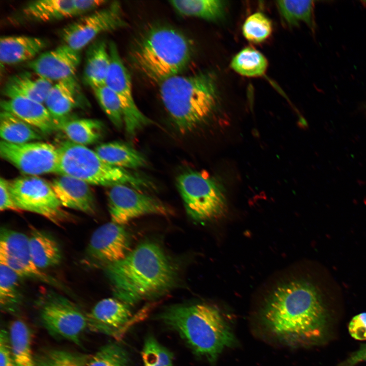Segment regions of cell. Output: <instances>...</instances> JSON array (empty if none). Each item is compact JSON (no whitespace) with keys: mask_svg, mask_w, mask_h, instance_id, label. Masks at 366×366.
<instances>
[{"mask_svg":"<svg viewBox=\"0 0 366 366\" xmlns=\"http://www.w3.org/2000/svg\"><path fill=\"white\" fill-rule=\"evenodd\" d=\"M261 319L273 337L294 346L317 345L329 329V315L321 294L306 281L277 287L265 302Z\"/></svg>","mask_w":366,"mask_h":366,"instance_id":"6da1fadb","label":"cell"},{"mask_svg":"<svg viewBox=\"0 0 366 366\" xmlns=\"http://www.w3.org/2000/svg\"><path fill=\"white\" fill-rule=\"evenodd\" d=\"M105 271L116 298L131 306L164 294L176 279L175 269L162 249L149 241L106 265Z\"/></svg>","mask_w":366,"mask_h":366,"instance_id":"7a4b0ae2","label":"cell"},{"mask_svg":"<svg viewBox=\"0 0 366 366\" xmlns=\"http://www.w3.org/2000/svg\"><path fill=\"white\" fill-rule=\"evenodd\" d=\"M157 318L178 333L194 354L211 363L236 342L220 311L206 303L171 306Z\"/></svg>","mask_w":366,"mask_h":366,"instance_id":"3957f363","label":"cell"},{"mask_svg":"<svg viewBox=\"0 0 366 366\" xmlns=\"http://www.w3.org/2000/svg\"><path fill=\"white\" fill-rule=\"evenodd\" d=\"M164 106L181 133L192 131L216 112L219 95L216 78L209 72L171 77L159 84Z\"/></svg>","mask_w":366,"mask_h":366,"instance_id":"277c9868","label":"cell"},{"mask_svg":"<svg viewBox=\"0 0 366 366\" xmlns=\"http://www.w3.org/2000/svg\"><path fill=\"white\" fill-rule=\"evenodd\" d=\"M193 53L190 40L173 27L157 25L144 31L131 51L135 67L155 83L179 75Z\"/></svg>","mask_w":366,"mask_h":366,"instance_id":"5b68a950","label":"cell"},{"mask_svg":"<svg viewBox=\"0 0 366 366\" xmlns=\"http://www.w3.org/2000/svg\"><path fill=\"white\" fill-rule=\"evenodd\" d=\"M57 147L56 173L89 185L112 187L125 185L138 190L151 187L150 182L125 169L109 165L86 146L66 141Z\"/></svg>","mask_w":366,"mask_h":366,"instance_id":"8992f818","label":"cell"},{"mask_svg":"<svg viewBox=\"0 0 366 366\" xmlns=\"http://www.w3.org/2000/svg\"><path fill=\"white\" fill-rule=\"evenodd\" d=\"M176 185L188 214L196 221L222 216L226 208L224 190L207 174L188 171L177 178Z\"/></svg>","mask_w":366,"mask_h":366,"instance_id":"52a82bcc","label":"cell"},{"mask_svg":"<svg viewBox=\"0 0 366 366\" xmlns=\"http://www.w3.org/2000/svg\"><path fill=\"white\" fill-rule=\"evenodd\" d=\"M41 323L52 336L81 345L88 329L86 314L72 301L59 294L49 293L40 304Z\"/></svg>","mask_w":366,"mask_h":366,"instance_id":"ba28073f","label":"cell"},{"mask_svg":"<svg viewBox=\"0 0 366 366\" xmlns=\"http://www.w3.org/2000/svg\"><path fill=\"white\" fill-rule=\"evenodd\" d=\"M13 199L21 210L34 212L60 225L69 219L62 208L51 184L36 176L17 178L9 181Z\"/></svg>","mask_w":366,"mask_h":366,"instance_id":"9c48e42d","label":"cell"},{"mask_svg":"<svg viewBox=\"0 0 366 366\" xmlns=\"http://www.w3.org/2000/svg\"><path fill=\"white\" fill-rule=\"evenodd\" d=\"M127 25L120 5L115 2L66 25L61 30L60 37L64 44L79 51L101 33Z\"/></svg>","mask_w":366,"mask_h":366,"instance_id":"30bf717a","label":"cell"},{"mask_svg":"<svg viewBox=\"0 0 366 366\" xmlns=\"http://www.w3.org/2000/svg\"><path fill=\"white\" fill-rule=\"evenodd\" d=\"M108 50L111 62L105 85L113 91L119 99L123 110L125 130L129 136L133 137L152 121L139 109L135 102L130 73L114 42L109 43Z\"/></svg>","mask_w":366,"mask_h":366,"instance_id":"8fae6325","label":"cell"},{"mask_svg":"<svg viewBox=\"0 0 366 366\" xmlns=\"http://www.w3.org/2000/svg\"><path fill=\"white\" fill-rule=\"evenodd\" d=\"M108 205L111 222L121 225L144 215L167 216L172 212L159 200L125 185L111 187Z\"/></svg>","mask_w":366,"mask_h":366,"instance_id":"7c38bea8","label":"cell"},{"mask_svg":"<svg viewBox=\"0 0 366 366\" xmlns=\"http://www.w3.org/2000/svg\"><path fill=\"white\" fill-rule=\"evenodd\" d=\"M0 155L25 174L36 176L57 171V147L48 143L14 144L3 140L0 143Z\"/></svg>","mask_w":366,"mask_h":366,"instance_id":"4fadbf2b","label":"cell"},{"mask_svg":"<svg viewBox=\"0 0 366 366\" xmlns=\"http://www.w3.org/2000/svg\"><path fill=\"white\" fill-rule=\"evenodd\" d=\"M0 264L8 267L20 277L32 278L49 283L54 282L34 263L30 253L28 236L22 232L1 228Z\"/></svg>","mask_w":366,"mask_h":366,"instance_id":"5bb4252c","label":"cell"},{"mask_svg":"<svg viewBox=\"0 0 366 366\" xmlns=\"http://www.w3.org/2000/svg\"><path fill=\"white\" fill-rule=\"evenodd\" d=\"M129 236L123 225L111 222L92 234L87 255L93 262L106 265L120 260L130 252Z\"/></svg>","mask_w":366,"mask_h":366,"instance_id":"9a60e30c","label":"cell"},{"mask_svg":"<svg viewBox=\"0 0 366 366\" xmlns=\"http://www.w3.org/2000/svg\"><path fill=\"white\" fill-rule=\"evenodd\" d=\"M131 306L116 298L100 300L86 314L88 329L119 339L132 320Z\"/></svg>","mask_w":366,"mask_h":366,"instance_id":"2e32d148","label":"cell"},{"mask_svg":"<svg viewBox=\"0 0 366 366\" xmlns=\"http://www.w3.org/2000/svg\"><path fill=\"white\" fill-rule=\"evenodd\" d=\"M80 62L79 51L63 44L40 54L27 66L42 77L56 82L75 76Z\"/></svg>","mask_w":366,"mask_h":366,"instance_id":"e0dca14e","label":"cell"},{"mask_svg":"<svg viewBox=\"0 0 366 366\" xmlns=\"http://www.w3.org/2000/svg\"><path fill=\"white\" fill-rule=\"evenodd\" d=\"M63 206L93 215L96 202L89 185L76 178L60 175L50 183Z\"/></svg>","mask_w":366,"mask_h":366,"instance_id":"ac0fdd59","label":"cell"},{"mask_svg":"<svg viewBox=\"0 0 366 366\" xmlns=\"http://www.w3.org/2000/svg\"><path fill=\"white\" fill-rule=\"evenodd\" d=\"M1 106L3 110L14 114L43 134H50L57 129L43 103L18 97L2 100Z\"/></svg>","mask_w":366,"mask_h":366,"instance_id":"d6986e66","label":"cell"},{"mask_svg":"<svg viewBox=\"0 0 366 366\" xmlns=\"http://www.w3.org/2000/svg\"><path fill=\"white\" fill-rule=\"evenodd\" d=\"M80 88L75 76L53 84L44 102L57 128L77 106Z\"/></svg>","mask_w":366,"mask_h":366,"instance_id":"ffe728a7","label":"cell"},{"mask_svg":"<svg viewBox=\"0 0 366 366\" xmlns=\"http://www.w3.org/2000/svg\"><path fill=\"white\" fill-rule=\"evenodd\" d=\"M53 85L34 72H24L9 77L2 89L8 99L23 98L43 103Z\"/></svg>","mask_w":366,"mask_h":366,"instance_id":"44dd1931","label":"cell"},{"mask_svg":"<svg viewBox=\"0 0 366 366\" xmlns=\"http://www.w3.org/2000/svg\"><path fill=\"white\" fill-rule=\"evenodd\" d=\"M47 45L45 40L26 36L2 37L0 39V60L13 65L32 60Z\"/></svg>","mask_w":366,"mask_h":366,"instance_id":"7402d4cb","label":"cell"},{"mask_svg":"<svg viewBox=\"0 0 366 366\" xmlns=\"http://www.w3.org/2000/svg\"><path fill=\"white\" fill-rule=\"evenodd\" d=\"M110 56L103 41L93 43L88 48L83 80L93 89L105 85L110 66Z\"/></svg>","mask_w":366,"mask_h":366,"instance_id":"603a6c76","label":"cell"},{"mask_svg":"<svg viewBox=\"0 0 366 366\" xmlns=\"http://www.w3.org/2000/svg\"><path fill=\"white\" fill-rule=\"evenodd\" d=\"M25 18L39 22H49L77 15L73 0L33 1L22 9Z\"/></svg>","mask_w":366,"mask_h":366,"instance_id":"cb8c5ba5","label":"cell"},{"mask_svg":"<svg viewBox=\"0 0 366 366\" xmlns=\"http://www.w3.org/2000/svg\"><path fill=\"white\" fill-rule=\"evenodd\" d=\"M95 151L107 164L123 169L142 167L147 163L141 153L122 142L103 143L97 146Z\"/></svg>","mask_w":366,"mask_h":366,"instance_id":"d4e9b609","label":"cell"},{"mask_svg":"<svg viewBox=\"0 0 366 366\" xmlns=\"http://www.w3.org/2000/svg\"><path fill=\"white\" fill-rule=\"evenodd\" d=\"M28 244L32 259L40 269L58 264L61 252L56 241L48 234L33 230L28 236Z\"/></svg>","mask_w":366,"mask_h":366,"instance_id":"484cf974","label":"cell"},{"mask_svg":"<svg viewBox=\"0 0 366 366\" xmlns=\"http://www.w3.org/2000/svg\"><path fill=\"white\" fill-rule=\"evenodd\" d=\"M69 141L86 146L99 141L103 132L101 121L95 119L82 118L65 120L57 126Z\"/></svg>","mask_w":366,"mask_h":366,"instance_id":"4316f807","label":"cell"},{"mask_svg":"<svg viewBox=\"0 0 366 366\" xmlns=\"http://www.w3.org/2000/svg\"><path fill=\"white\" fill-rule=\"evenodd\" d=\"M8 332L16 365L36 366L35 356L32 349L31 332L27 324L21 320H15L11 323Z\"/></svg>","mask_w":366,"mask_h":366,"instance_id":"83f0119b","label":"cell"},{"mask_svg":"<svg viewBox=\"0 0 366 366\" xmlns=\"http://www.w3.org/2000/svg\"><path fill=\"white\" fill-rule=\"evenodd\" d=\"M171 6L180 15L209 21L224 17L226 4L217 0H177L169 1Z\"/></svg>","mask_w":366,"mask_h":366,"instance_id":"f1b7e54d","label":"cell"},{"mask_svg":"<svg viewBox=\"0 0 366 366\" xmlns=\"http://www.w3.org/2000/svg\"><path fill=\"white\" fill-rule=\"evenodd\" d=\"M41 132L14 114L2 110L0 114V134L3 141L22 144L42 139Z\"/></svg>","mask_w":366,"mask_h":366,"instance_id":"f546056e","label":"cell"},{"mask_svg":"<svg viewBox=\"0 0 366 366\" xmlns=\"http://www.w3.org/2000/svg\"><path fill=\"white\" fill-rule=\"evenodd\" d=\"M277 6L283 20L288 26H297L303 22L314 30L313 1H279L277 2Z\"/></svg>","mask_w":366,"mask_h":366,"instance_id":"4dcf8cb0","label":"cell"},{"mask_svg":"<svg viewBox=\"0 0 366 366\" xmlns=\"http://www.w3.org/2000/svg\"><path fill=\"white\" fill-rule=\"evenodd\" d=\"M230 66L238 74L246 77L261 76L268 67L266 57L251 47L241 50L232 58Z\"/></svg>","mask_w":366,"mask_h":366,"instance_id":"1f68e13d","label":"cell"},{"mask_svg":"<svg viewBox=\"0 0 366 366\" xmlns=\"http://www.w3.org/2000/svg\"><path fill=\"white\" fill-rule=\"evenodd\" d=\"M19 277L13 270L0 264V305L5 312L15 313L20 304Z\"/></svg>","mask_w":366,"mask_h":366,"instance_id":"d6a6232c","label":"cell"},{"mask_svg":"<svg viewBox=\"0 0 366 366\" xmlns=\"http://www.w3.org/2000/svg\"><path fill=\"white\" fill-rule=\"evenodd\" d=\"M89 356L64 350H48L35 356L36 366H87Z\"/></svg>","mask_w":366,"mask_h":366,"instance_id":"836d02e7","label":"cell"},{"mask_svg":"<svg viewBox=\"0 0 366 366\" xmlns=\"http://www.w3.org/2000/svg\"><path fill=\"white\" fill-rule=\"evenodd\" d=\"M130 363L127 351L117 343H110L89 356L87 366H131Z\"/></svg>","mask_w":366,"mask_h":366,"instance_id":"e575fe53","label":"cell"},{"mask_svg":"<svg viewBox=\"0 0 366 366\" xmlns=\"http://www.w3.org/2000/svg\"><path fill=\"white\" fill-rule=\"evenodd\" d=\"M93 90L105 113L115 127L121 129L124 126V113L117 95L106 85Z\"/></svg>","mask_w":366,"mask_h":366,"instance_id":"d590c367","label":"cell"},{"mask_svg":"<svg viewBox=\"0 0 366 366\" xmlns=\"http://www.w3.org/2000/svg\"><path fill=\"white\" fill-rule=\"evenodd\" d=\"M144 366H173V355L152 336H147L141 351Z\"/></svg>","mask_w":366,"mask_h":366,"instance_id":"8d00e7d4","label":"cell"},{"mask_svg":"<svg viewBox=\"0 0 366 366\" xmlns=\"http://www.w3.org/2000/svg\"><path fill=\"white\" fill-rule=\"evenodd\" d=\"M272 30L271 20L261 12H256L249 16L242 27L245 38L254 43L265 41L270 36Z\"/></svg>","mask_w":366,"mask_h":366,"instance_id":"74e56055","label":"cell"},{"mask_svg":"<svg viewBox=\"0 0 366 366\" xmlns=\"http://www.w3.org/2000/svg\"><path fill=\"white\" fill-rule=\"evenodd\" d=\"M0 366H17L11 349L9 332L4 329L0 332Z\"/></svg>","mask_w":366,"mask_h":366,"instance_id":"f35d334b","label":"cell"},{"mask_svg":"<svg viewBox=\"0 0 366 366\" xmlns=\"http://www.w3.org/2000/svg\"><path fill=\"white\" fill-rule=\"evenodd\" d=\"M0 209L1 211H22L16 205L9 188V182L3 178L0 180Z\"/></svg>","mask_w":366,"mask_h":366,"instance_id":"ab89813d","label":"cell"},{"mask_svg":"<svg viewBox=\"0 0 366 366\" xmlns=\"http://www.w3.org/2000/svg\"><path fill=\"white\" fill-rule=\"evenodd\" d=\"M348 330L354 339L366 340V312L353 317L349 324Z\"/></svg>","mask_w":366,"mask_h":366,"instance_id":"60d3db41","label":"cell"},{"mask_svg":"<svg viewBox=\"0 0 366 366\" xmlns=\"http://www.w3.org/2000/svg\"><path fill=\"white\" fill-rule=\"evenodd\" d=\"M77 15L92 11L105 4L108 1L103 0H73Z\"/></svg>","mask_w":366,"mask_h":366,"instance_id":"b9f144b4","label":"cell"},{"mask_svg":"<svg viewBox=\"0 0 366 366\" xmlns=\"http://www.w3.org/2000/svg\"><path fill=\"white\" fill-rule=\"evenodd\" d=\"M361 361H366V344L362 345L358 350L353 353L340 366H355Z\"/></svg>","mask_w":366,"mask_h":366,"instance_id":"7bdbcfd3","label":"cell"}]
</instances>
